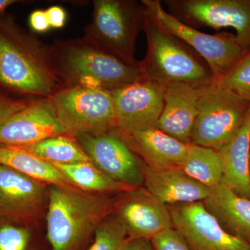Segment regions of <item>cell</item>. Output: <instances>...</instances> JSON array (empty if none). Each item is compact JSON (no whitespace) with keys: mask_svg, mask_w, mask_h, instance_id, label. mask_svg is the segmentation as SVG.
Returning <instances> with one entry per match:
<instances>
[{"mask_svg":"<svg viewBox=\"0 0 250 250\" xmlns=\"http://www.w3.org/2000/svg\"><path fill=\"white\" fill-rule=\"evenodd\" d=\"M0 85L39 98L62 88L52 68L50 45L5 14H0Z\"/></svg>","mask_w":250,"mask_h":250,"instance_id":"1","label":"cell"},{"mask_svg":"<svg viewBox=\"0 0 250 250\" xmlns=\"http://www.w3.org/2000/svg\"><path fill=\"white\" fill-rule=\"evenodd\" d=\"M50 58L62 87H82L113 91L143 79L138 65L123 62L85 37L57 40L50 45Z\"/></svg>","mask_w":250,"mask_h":250,"instance_id":"2","label":"cell"},{"mask_svg":"<svg viewBox=\"0 0 250 250\" xmlns=\"http://www.w3.org/2000/svg\"><path fill=\"white\" fill-rule=\"evenodd\" d=\"M47 239L51 250H83L99 225L113 214L106 195L49 188Z\"/></svg>","mask_w":250,"mask_h":250,"instance_id":"3","label":"cell"},{"mask_svg":"<svg viewBox=\"0 0 250 250\" xmlns=\"http://www.w3.org/2000/svg\"><path fill=\"white\" fill-rule=\"evenodd\" d=\"M145 9V8H144ZM146 57L140 61L143 79L167 86L185 83L201 88L213 83L208 65L183 41L163 29L146 13Z\"/></svg>","mask_w":250,"mask_h":250,"instance_id":"4","label":"cell"},{"mask_svg":"<svg viewBox=\"0 0 250 250\" xmlns=\"http://www.w3.org/2000/svg\"><path fill=\"white\" fill-rule=\"evenodd\" d=\"M146 15L141 1L95 0L92 21L83 37L123 62L138 65L136 42L144 29Z\"/></svg>","mask_w":250,"mask_h":250,"instance_id":"5","label":"cell"},{"mask_svg":"<svg viewBox=\"0 0 250 250\" xmlns=\"http://www.w3.org/2000/svg\"><path fill=\"white\" fill-rule=\"evenodd\" d=\"M250 109V103L217 82L201 87L190 144L220 150L238 132Z\"/></svg>","mask_w":250,"mask_h":250,"instance_id":"6","label":"cell"},{"mask_svg":"<svg viewBox=\"0 0 250 250\" xmlns=\"http://www.w3.org/2000/svg\"><path fill=\"white\" fill-rule=\"evenodd\" d=\"M67 134L100 135L117 130L111 91L82 87H62L49 98Z\"/></svg>","mask_w":250,"mask_h":250,"instance_id":"7","label":"cell"},{"mask_svg":"<svg viewBox=\"0 0 250 250\" xmlns=\"http://www.w3.org/2000/svg\"><path fill=\"white\" fill-rule=\"evenodd\" d=\"M141 2L159 26L185 42L205 61L213 82L221 80L247 53L231 33L205 34L169 14L159 0H142Z\"/></svg>","mask_w":250,"mask_h":250,"instance_id":"8","label":"cell"},{"mask_svg":"<svg viewBox=\"0 0 250 250\" xmlns=\"http://www.w3.org/2000/svg\"><path fill=\"white\" fill-rule=\"evenodd\" d=\"M167 12L187 25L216 31L232 28L237 42L250 52V0H164Z\"/></svg>","mask_w":250,"mask_h":250,"instance_id":"9","label":"cell"},{"mask_svg":"<svg viewBox=\"0 0 250 250\" xmlns=\"http://www.w3.org/2000/svg\"><path fill=\"white\" fill-rule=\"evenodd\" d=\"M76 139L90 162L110 179L133 188L143 185L146 165L117 130L107 134L80 135Z\"/></svg>","mask_w":250,"mask_h":250,"instance_id":"10","label":"cell"},{"mask_svg":"<svg viewBox=\"0 0 250 250\" xmlns=\"http://www.w3.org/2000/svg\"><path fill=\"white\" fill-rule=\"evenodd\" d=\"M167 207L173 228L192 250H250V243L224 229L202 202Z\"/></svg>","mask_w":250,"mask_h":250,"instance_id":"11","label":"cell"},{"mask_svg":"<svg viewBox=\"0 0 250 250\" xmlns=\"http://www.w3.org/2000/svg\"><path fill=\"white\" fill-rule=\"evenodd\" d=\"M166 86L142 80L111 92L117 130L125 134L155 127L164 107Z\"/></svg>","mask_w":250,"mask_h":250,"instance_id":"12","label":"cell"},{"mask_svg":"<svg viewBox=\"0 0 250 250\" xmlns=\"http://www.w3.org/2000/svg\"><path fill=\"white\" fill-rule=\"evenodd\" d=\"M113 214L124 225L129 239L151 240L173 228L167 206L141 187L121 192L114 200Z\"/></svg>","mask_w":250,"mask_h":250,"instance_id":"13","label":"cell"},{"mask_svg":"<svg viewBox=\"0 0 250 250\" xmlns=\"http://www.w3.org/2000/svg\"><path fill=\"white\" fill-rule=\"evenodd\" d=\"M47 184L0 164V219L29 223L44 210Z\"/></svg>","mask_w":250,"mask_h":250,"instance_id":"14","label":"cell"},{"mask_svg":"<svg viewBox=\"0 0 250 250\" xmlns=\"http://www.w3.org/2000/svg\"><path fill=\"white\" fill-rule=\"evenodd\" d=\"M67 134L49 98L29 101L21 111L0 121V145L22 147Z\"/></svg>","mask_w":250,"mask_h":250,"instance_id":"15","label":"cell"},{"mask_svg":"<svg viewBox=\"0 0 250 250\" xmlns=\"http://www.w3.org/2000/svg\"><path fill=\"white\" fill-rule=\"evenodd\" d=\"M143 184L151 195L167 206L202 202L211 190L177 167L146 166Z\"/></svg>","mask_w":250,"mask_h":250,"instance_id":"16","label":"cell"},{"mask_svg":"<svg viewBox=\"0 0 250 250\" xmlns=\"http://www.w3.org/2000/svg\"><path fill=\"white\" fill-rule=\"evenodd\" d=\"M200 88L174 83L166 86L164 107L155 127L181 142L190 144L197 115Z\"/></svg>","mask_w":250,"mask_h":250,"instance_id":"17","label":"cell"},{"mask_svg":"<svg viewBox=\"0 0 250 250\" xmlns=\"http://www.w3.org/2000/svg\"><path fill=\"white\" fill-rule=\"evenodd\" d=\"M118 134L128 147L150 167H180L190 144L181 142L156 127Z\"/></svg>","mask_w":250,"mask_h":250,"instance_id":"18","label":"cell"},{"mask_svg":"<svg viewBox=\"0 0 250 250\" xmlns=\"http://www.w3.org/2000/svg\"><path fill=\"white\" fill-rule=\"evenodd\" d=\"M224 229L250 244V200L221 182L202 202Z\"/></svg>","mask_w":250,"mask_h":250,"instance_id":"19","label":"cell"},{"mask_svg":"<svg viewBox=\"0 0 250 250\" xmlns=\"http://www.w3.org/2000/svg\"><path fill=\"white\" fill-rule=\"evenodd\" d=\"M250 109L232 139L218 151L223 163L222 182L250 200Z\"/></svg>","mask_w":250,"mask_h":250,"instance_id":"20","label":"cell"},{"mask_svg":"<svg viewBox=\"0 0 250 250\" xmlns=\"http://www.w3.org/2000/svg\"><path fill=\"white\" fill-rule=\"evenodd\" d=\"M0 164L50 187L80 190L54 164L22 148L0 145Z\"/></svg>","mask_w":250,"mask_h":250,"instance_id":"21","label":"cell"},{"mask_svg":"<svg viewBox=\"0 0 250 250\" xmlns=\"http://www.w3.org/2000/svg\"><path fill=\"white\" fill-rule=\"evenodd\" d=\"M52 164L83 191L106 195L111 192L121 193L136 188L110 179L91 162Z\"/></svg>","mask_w":250,"mask_h":250,"instance_id":"22","label":"cell"},{"mask_svg":"<svg viewBox=\"0 0 250 250\" xmlns=\"http://www.w3.org/2000/svg\"><path fill=\"white\" fill-rule=\"evenodd\" d=\"M180 168L188 175L212 189L223 181L221 157L215 149L190 144L187 158Z\"/></svg>","mask_w":250,"mask_h":250,"instance_id":"23","label":"cell"},{"mask_svg":"<svg viewBox=\"0 0 250 250\" xmlns=\"http://www.w3.org/2000/svg\"><path fill=\"white\" fill-rule=\"evenodd\" d=\"M51 164H72L90 162L75 136L59 135L29 146L17 147Z\"/></svg>","mask_w":250,"mask_h":250,"instance_id":"24","label":"cell"},{"mask_svg":"<svg viewBox=\"0 0 250 250\" xmlns=\"http://www.w3.org/2000/svg\"><path fill=\"white\" fill-rule=\"evenodd\" d=\"M88 250H126L129 238L124 225L114 214L108 215L95 230Z\"/></svg>","mask_w":250,"mask_h":250,"instance_id":"25","label":"cell"},{"mask_svg":"<svg viewBox=\"0 0 250 250\" xmlns=\"http://www.w3.org/2000/svg\"><path fill=\"white\" fill-rule=\"evenodd\" d=\"M216 82L250 104V52Z\"/></svg>","mask_w":250,"mask_h":250,"instance_id":"26","label":"cell"},{"mask_svg":"<svg viewBox=\"0 0 250 250\" xmlns=\"http://www.w3.org/2000/svg\"><path fill=\"white\" fill-rule=\"evenodd\" d=\"M31 246L29 228L0 219V250H31Z\"/></svg>","mask_w":250,"mask_h":250,"instance_id":"27","label":"cell"},{"mask_svg":"<svg viewBox=\"0 0 250 250\" xmlns=\"http://www.w3.org/2000/svg\"><path fill=\"white\" fill-rule=\"evenodd\" d=\"M150 241L154 250H192L183 236L174 228L158 233Z\"/></svg>","mask_w":250,"mask_h":250,"instance_id":"28","label":"cell"},{"mask_svg":"<svg viewBox=\"0 0 250 250\" xmlns=\"http://www.w3.org/2000/svg\"><path fill=\"white\" fill-rule=\"evenodd\" d=\"M28 103L29 101L15 100L0 92V121L21 111Z\"/></svg>","mask_w":250,"mask_h":250,"instance_id":"29","label":"cell"},{"mask_svg":"<svg viewBox=\"0 0 250 250\" xmlns=\"http://www.w3.org/2000/svg\"><path fill=\"white\" fill-rule=\"evenodd\" d=\"M29 26L33 31L37 33H45L50 29L48 18L44 10L33 11L29 18Z\"/></svg>","mask_w":250,"mask_h":250,"instance_id":"30","label":"cell"},{"mask_svg":"<svg viewBox=\"0 0 250 250\" xmlns=\"http://www.w3.org/2000/svg\"><path fill=\"white\" fill-rule=\"evenodd\" d=\"M51 28L61 29L65 25L67 14L62 6H52L45 10Z\"/></svg>","mask_w":250,"mask_h":250,"instance_id":"31","label":"cell"},{"mask_svg":"<svg viewBox=\"0 0 250 250\" xmlns=\"http://www.w3.org/2000/svg\"><path fill=\"white\" fill-rule=\"evenodd\" d=\"M126 250H154L150 240L129 239Z\"/></svg>","mask_w":250,"mask_h":250,"instance_id":"32","label":"cell"},{"mask_svg":"<svg viewBox=\"0 0 250 250\" xmlns=\"http://www.w3.org/2000/svg\"><path fill=\"white\" fill-rule=\"evenodd\" d=\"M19 2L16 0H0V14H4L5 10L11 5Z\"/></svg>","mask_w":250,"mask_h":250,"instance_id":"33","label":"cell"},{"mask_svg":"<svg viewBox=\"0 0 250 250\" xmlns=\"http://www.w3.org/2000/svg\"></svg>","mask_w":250,"mask_h":250,"instance_id":"34","label":"cell"}]
</instances>
